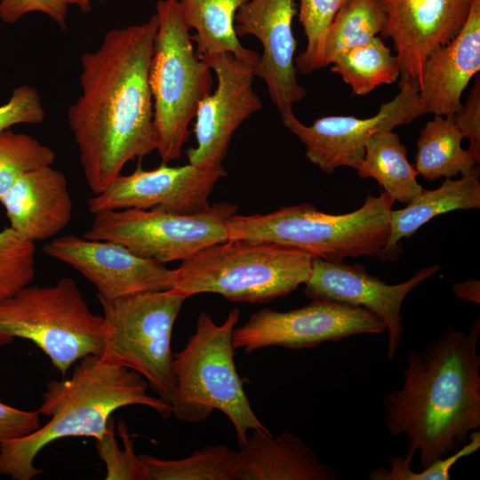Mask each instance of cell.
Wrapping results in <instances>:
<instances>
[{
    "mask_svg": "<svg viewBox=\"0 0 480 480\" xmlns=\"http://www.w3.org/2000/svg\"><path fill=\"white\" fill-rule=\"evenodd\" d=\"M356 172L361 179L377 180L394 201L402 204H409L423 190L415 167L408 161L406 147L393 131H381L369 139Z\"/></svg>",
    "mask_w": 480,
    "mask_h": 480,
    "instance_id": "d4e9b609",
    "label": "cell"
},
{
    "mask_svg": "<svg viewBox=\"0 0 480 480\" xmlns=\"http://www.w3.org/2000/svg\"><path fill=\"white\" fill-rule=\"evenodd\" d=\"M396 96L383 103L377 114L368 118L353 116H326L310 125L294 113L282 116L283 124L305 146L306 158L325 173L348 166L359 167L369 139L381 131L409 124L426 114L420 97V86L411 78H400Z\"/></svg>",
    "mask_w": 480,
    "mask_h": 480,
    "instance_id": "7c38bea8",
    "label": "cell"
},
{
    "mask_svg": "<svg viewBox=\"0 0 480 480\" xmlns=\"http://www.w3.org/2000/svg\"><path fill=\"white\" fill-rule=\"evenodd\" d=\"M238 206L217 203L190 214L153 209H121L94 215L84 237L119 243L138 256L164 264L185 260L228 239V220Z\"/></svg>",
    "mask_w": 480,
    "mask_h": 480,
    "instance_id": "30bf717a",
    "label": "cell"
},
{
    "mask_svg": "<svg viewBox=\"0 0 480 480\" xmlns=\"http://www.w3.org/2000/svg\"><path fill=\"white\" fill-rule=\"evenodd\" d=\"M463 139L452 116H435L420 130L417 140V173L429 181L459 173L479 177V164L468 149L462 148Z\"/></svg>",
    "mask_w": 480,
    "mask_h": 480,
    "instance_id": "cb8c5ba5",
    "label": "cell"
},
{
    "mask_svg": "<svg viewBox=\"0 0 480 480\" xmlns=\"http://www.w3.org/2000/svg\"><path fill=\"white\" fill-rule=\"evenodd\" d=\"M43 252L83 275L95 286L98 297L104 299L172 290L175 284L174 269L138 256L114 241L66 235L46 243Z\"/></svg>",
    "mask_w": 480,
    "mask_h": 480,
    "instance_id": "9a60e30c",
    "label": "cell"
},
{
    "mask_svg": "<svg viewBox=\"0 0 480 480\" xmlns=\"http://www.w3.org/2000/svg\"><path fill=\"white\" fill-rule=\"evenodd\" d=\"M480 207V181L477 176L446 178L432 190L424 189L407 205L390 212L389 236L386 245L387 260H396L401 252V240L410 237L436 216L455 210Z\"/></svg>",
    "mask_w": 480,
    "mask_h": 480,
    "instance_id": "7402d4cb",
    "label": "cell"
},
{
    "mask_svg": "<svg viewBox=\"0 0 480 480\" xmlns=\"http://www.w3.org/2000/svg\"><path fill=\"white\" fill-rule=\"evenodd\" d=\"M312 259L285 245L228 239L182 260L172 290L185 299L212 292L235 302H267L305 284Z\"/></svg>",
    "mask_w": 480,
    "mask_h": 480,
    "instance_id": "8992f818",
    "label": "cell"
},
{
    "mask_svg": "<svg viewBox=\"0 0 480 480\" xmlns=\"http://www.w3.org/2000/svg\"><path fill=\"white\" fill-rule=\"evenodd\" d=\"M439 269V265H432L421 268L405 282L388 284L368 274L362 265L313 258L304 292L312 300H328L364 308L380 317L386 324L388 337L387 356L392 360L404 332L403 301L411 291Z\"/></svg>",
    "mask_w": 480,
    "mask_h": 480,
    "instance_id": "2e32d148",
    "label": "cell"
},
{
    "mask_svg": "<svg viewBox=\"0 0 480 480\" xmlns=\"http://www.w3.org/2000/svg\"><path fill=\"white\" fill-rule=\"evenodd\" d=\"M40 426L38 411H24L0 402V445L27 436Z\"/></svg>",
    "mask_w": 480,
    "mask_h": 480,
    "instance_id": "8d00e7d4",
    "label": "cell"
},
{
    "mask_svg": "<svg viewBox=\"0 0 480 480\" xmlns=\"http://www.w3.org/2000/svg\"><path fill=\"white\" fill-rule=\"evenodd\" d=\"M384 331L386 324L364 308L313 300L297 309L276 311L267 308L253 313L246 323L235 327L233 345L244 353L272 346L302 349Z\"/></svg>",
    "mask_w": 480,
    "mask_h": 480,
    "instance_id": "8fae6325",
    "label": "cell"
},
{
    "mask_svg": "<svg viewBox=\"0 0 480 480\" xmlns=\"http://www.w3.org/2000/svg\"><path fill=\"white\" fill-rule=\"evenodd\" d=\"M455 296L460 300L480 303V283L476 279H468L464 282L455 283L452 285Z\"/></svg>",
    "mask_w": 480,
    "mask_h": 480,
    "instance_id": "74e56055",
    "label": "cell"
},
{
    "mask_svg": "<svg viewBox=\"0 0 480 480\" xmlns=\"http://www.w3.org/2000/svg\"><path fill=\"white\" fill-rule=\"evenodd\" d=\"M36 275V244L10 227L0 231V300L31 284Z\"/></svg>",
    "mask_w": 480,
    "mask_h": 480,
    "instance_id": "4dcf8cb0",
    "label": "cell"
},
{
    "mask_svg": "<svg viewBox=\"0 0 480 480\" xmlns=\"http://www.w3.org/2000/svg\"><path fill=\"white\" fill-rule=\"evenodd\" d=\"M214 73L216 88L203 98L195 115L196 146L187 150L197 168L222 165L235 132L262 102L253 89L254 66L230 52L200 57Z\"/></svg>",
    "mask_w": 480,
    "mask_h": 480,
    "instance_id": "4fadbf2b",
    "label": "cell"
},
{
    "mask_svg": "<svg viewBox=\"0 0 480 480\" xmlns=\"http://www.w3.org/2000/svg\"><path fill=\"white\" fill-rule=\"evenodd\" d=\"M98 299L105 321L100 357L138 372L157 397L171 404L172 333L186 299L173 290Z\"/></svg>",
    "mask_w": 480,
    "mask_h": 480,
    "instance_id": "9c48e42d",
    "label": "cell"
},
{
    "mask_svg": "<svg viewBox=\"0 0 480 480\" xmlns=\"http://www.w3.org/2000/svg\"><path fill=\"white\" fill-rule=\"evenodd\" d=\"M237 480H337L332 467L287 431L276 436L253 430L236 452Z\"/></svg>",
    "mask_w": 480,
    "mask_h": 480,
    "instance_id": "44dd1931",
    "label": "cell"
},
{
    "mask_svg": "<svg viewBox=\"0 0 480 480\" xmlns=\"http://www.w3.org/2000/svg\"><path fill=\"white\" fill-rule=\"evenodd\" d=\"M157 17L108 30L80 57L81 93L68 121L87 186L101 192L124 165L156 150L149 66Z\"/></svg>",
    "mask_w": 480,
    "mask_h": 480,
    "instance_id": "6da1fadb",
    "label": "cell"
},
{
    "mask_svg": "<svg viewBox=\"0 0 480 480\" xmlns=\"http://www.w3.org/2000/svg\"><path fill=\"white\" fill-rule=\"evenodd\" d=\"M104 330L103 316L92 312L69 277L52 285L28 284L0 300V345L30 340L63 376L80 359L100 356Z\"/></svg>",
    "mask_w": 480,
    "mask_h": 480,
    "instance_id": "ba28073f",
    "label": "cell"
},
{
    "mask_svg": "<svg viewBox=\"0 0 480 480\" xmlns=\"http://www.w3.org/2000/svg\"><path fill=\"white\" fill-rule=\"evenodd\" d=\"M468 441L458 450L436 460L420 471H412V462L404 456H394L389 460V468L378 467L368 474L370 480H450L452 468L462 458L468 457L480 448V432L476 429L469 434Z\"/></svg>",
    "mask_w": 480,
    "mask_h": 480,
    "instance_id": "1f68e13d",
    "label": "cell"
},
{
    "mask_svg": "<svg viewBox=\"0 0 480 480\" xmlns=\"http://www.w3.org/2000/svg\"><path fill=\"white\" fill-rule=\"evenodd\" d=\"M386 13L381 37L390 38L400 66V78L421 82L429 53L451 41L462 28L470 0H380Z\"/></svg>",
    "mask_w": 480,
    "mask_h": 480,
    "instance_id": "ac0fdd59",
    "label": "cell"
},
{
    "mask_svg": "<svg viewBox=\"0 0 480 480\" xmlns=\"http://www.w3.org/2000/svg\"><path fill=\"white\" fill-rule=\"evenodd\" d=\"M452 119L464 139L469 141L467 148L474 156L476 163H480V80L477 76L475 84L462 103L461 108Z\"/></svg>",
    "mask_w": 480,
    "mask_h": 480,
    "instance_id": "d590c367",
    "label": "cell"
},
{
    "mask_svg": "<svg viewBox=\"0 0 480 480\" xmlns=\"http://www.w3.org/2000/svg\"><path fill=\"white\" fill-rule=\"evenodd\" d=\"M68 6L67 0H0V20L12 24L28 13L41 12L65 30Z\"/></svg>",
    "mask_w": 480,
    "mask_h": 480,
    "instance_id": "e575fe53",
    "label": "cell"
},
{
    "mask_svg": "<svg viewBox=\"0 0 480 480\" xmlns=\"http://www.w3.org/2000/svg\"><path fill=\"white\" fill-rule=\"evenodd\" d=\"M480 318L468 332L449 326L420 353L412 350L400 388L383 397L390 436H406L407 460L424 468L458 450L480 427Z\"/></svg>",
    "mask_w": 480,
    "mask_h": 480,
    "instance_id": "7a4b0ae2",
    "label": "cell"
},
{
    "mask_svg": "<svg viewBox=\"0 0 480 480\" xmlns=\"http://www.w3.org/2000/svg\"><path fill=\"white\" fill-rule=\"evenodd\" d=\"M480 69V0H470L465 24L447 44L428 56L420 84L426 112L452 116L462 106L461 96Z\"/></svg>",
    "mask_w": 480,
    "mask_h": 480,
    "instance_id": "d6986e66",
    "label": "cell"
},
{
    "mask_svg": "<svg viewBox=\"0 0 480 480\" xmlns=\"http://www.w3.org/2000/svg\"><path fill=\"white\" fill-rule=\"evenodd\" d=\"M55 158L51 148L28 134L0 132V199L25 172L52 165Z\"/></svg>",
    "mask_w": 480,
    "mask_h": 480,
    "instance_id": "f1b7e54d",
    "label": "cell"
},
{
    "mask_svg": "<svg viewBox=\"0 0 480 480\" xmlns=\"http://www.w3.org/2000/svg\"><path fill=\"white\" fill-rule=\"evenodd\" d=\"M249 0H178L182 18L200 57L230 52L256 67L260 55L245 48L235 30L239 8Z\"/></svg>",
    "mask_w": 480,
    "mask_h": 480,
    "instance_id": "603a6c76",
    "label": "cell"
},
{
    "mask_svg": "<svg viewBox=\"0 0 480 480\" xmlns=\"http://www.w3.org/2000/svg\"><path fill=\"white\" fill-rule=\"evenodd\" d=\"M394 202L383 191L369 195L360 208L344 214L325 213L310 204L266 214L236 213L228 222V239L277 244L334 262L361 256L385 261Z\"/></svg>",
    "mask_w": 480,
    "mask_h": 480,
    "instance_id": "277c9868",
    "label": "cell"
},
{
    "mask_svg": "<svg viewBox=\"0 0 480 480\" xmlns=\"http://www.w3.org/2000/svg\"><path fill=\"white\" fill-rule=\"evenodd\" d=\"M68 5H76L83 12H89L92 10L91 0H67Z\"/></svg>",
    "mask_w": 480,
    "mask_h": 480,
    "instance_id": "f35d334b",
    "label": "cell"
},
{
    "mask_svg": "<svg viewBox=\"0 0 480 480\" xmlns=\"http://www.w3.org/2000/svg\"><path fill=\"white\" fill-rule=\"evenodd\" d=\"M239 317L236 308L221 324L199 314L194 333L173 355L171 407L177 420L188 423L206 420L219 410L232 423L241 446L250 430L271 433L252 410L236 368L233 332Z\"/></svg>",
    "mask_w": 480,
    "mask_h": 480,
    "instance_id": "5b68a950",
    "label": "cell"
},
{
    "mask_svg": "<svg viewBox=\"0 0 480 480\" xmlns=\"http://www.w3.org/2000/svg\"><path fill=\"white\" fill-rule=\"evenodd\" d=\"M348 0H299V19L307 39L306 48L295 59L302 75L323 68L325 34L338 11Z\"/></svg>",
    "mask_w": 480,
    "mask_h": 480,
    "instance_id": "f546056e",
    "label": "cell"
},
{
    "mask_svg": "<svg viewBox=\"0 0 480 480\" xmlns=\"http://www.w3.org/2000/svg\"><path fill=\"white\" fill-rule=\"evenodd\" d=\"M44 118L39 92L33 86L22 84L13 89L10 100L0 106V132L20 124H40Z\"/></svg>",
    "mask_w": 480,
    "mask_h": 480,
    "instance_id": "836d02e7",
    "label": "cell"
},
{
    "mask_svg": "<svg viewBox=\"0 0 480 480\" xmlns=\"http://www.w3.org/2000/svg\"><path fill=\"white\" fill-rule=\"evenodd\" d=\"M296 13L294 0H249L235 18L238 36L251 35L261 44L255 76L265 82L281 117L293 113V105L306 96L295 67L297 42L292 21Z\"/></svg>",
    "mask_w": 480,
    "mask_h": 480,
    "instance_id": "e0dca14e",
    "label": "cell"
},
{
    "mask_svg": "<svg viewBox=\"0 0 480 480\" xmlns=\"http://www.w3.org/2000/svg\"><path fill=\"white\" fill-rule=\"evenodd\" d=\"M386 25V13L380 0H348L338 11L324 36L323 68L340 54L366 44Z\"/></svg>",
    "mask_w": 480,
    "mask_h": 480,
    "instance_id": "4316f807",
    "label": "cell"
},
{
    "mask_svg": "<svg viewBox=\"0 0 480 480\" xmlns=\"http://www.w3.org/2000/svg\"><path fill=\"white\" fill-rule=\"evenodd\" d=\"M10 228L31 242L54 237L70 222L73 203L62 172L45 165L21 175L0 199Z\"/></svg>",
    "mask_w": 480,
    "mask_h": 480,
    "instance_id": "ffe728a7",
    "label": "cell"
},
{
    "mask_svg": "<svg viewBox=\"0 0 480 480\" xmlns=\"http://www.w3.org/2000/svg\"><path fill=\"white\" fill-rule=\"evenodd\" d=\"M124 442V449L119 448L113 433V425L105 436L96 440L100 459L105 462L107 474L105 479L145 480V469L140 455L134 452L133 441L127 433L124 423L119 426Z\"/></svg>",
    "mask_w": 480,
    "mask_h": 480,
    "instance_id": "d6a6232c",
    "label": "cell"
},
{
    "mask_svg": "<svg viewBox=\"0 0 480 480\" xmlns=\"http://www.w3.org/2000/svg\"><path fill=\"white\" fill-rule=\"evenodd\" d=\"M145 480H237L236 452L212 445L177 460L140 455Z\"/></svg>",
    "mask_w": 480,
    "mask_h": 480,
    "instance_id": "83f0119b",
    "label": "cell"
},
{
    "mask_svg": "<svg viewBox=\"0 0 480 480\" xmlns=\"http://www.w3.org/2000/svg\"><path fill=\"white\" fill-rule=\"evenodd\" d=\"M157 29L148 82L156 150L163 163L178 160L199 102L212 91V70L194 47L178 0H158Z\"/></svg>",
    "mask_w": 480,
    "mask_h": 480,
    "instance_id": "52a82bcc",
    "label": "cell"
},
{
    "mask_svg": "<svg viewBox=\"0 0 480 480\" xmlns=\"http://www.w3.org/2000/svg\"><path fill=\"white\" fill-rule=\"evenodd\" d=\"M331 65V71L340 75L357 96L396 82L401 74L397 57L379 36L343 52Z\"/></svg>",
    "mask_w": 480,
    "mask_h": 480,
    "instance_id": "484cf974",
    "label": "cell"
},
{
    "mask_svg": "<svg viewBox=\"0 0 480 480\" xmlns=\"http://www.w3.org/2000/svg\"><path fill=\"white\" fill-rule=\"evenodd\" d=\"M146 380L133 370L88 356L75 364L71 375L51 380L37 410L50 417L34 432L0 445V475L13 480H31L43 470L35 466L40 452L65 437L101 439L112 413L125 406L144 405L164 419L172 415L171 404L148 393Z\"/></svg>",
    "mask_w": 480,
    "mask_h": 480,
    "instance_id": "3957f363",
    "label": "cell"
},
{
    "mask_svg": "<svg viewBox=\"0 0 480 480\" xmlns=\"http://www.w3.org/2000/svg\"><path fill=\"white\" fill-rule=\"evenodd\" d=\"M227 172L222 165L197 168L190 164L170 166L162 163L151 170L140 164L128 175H118L101 192L87 201L96 214L121 209H153L190 214L206 209L209 196Z\"/></svg>",
    "mask_w": 480,
    "mask_h": 480,
    "instance_id": "5bb4252c",
    "label": "cell"
}]
</instances>
